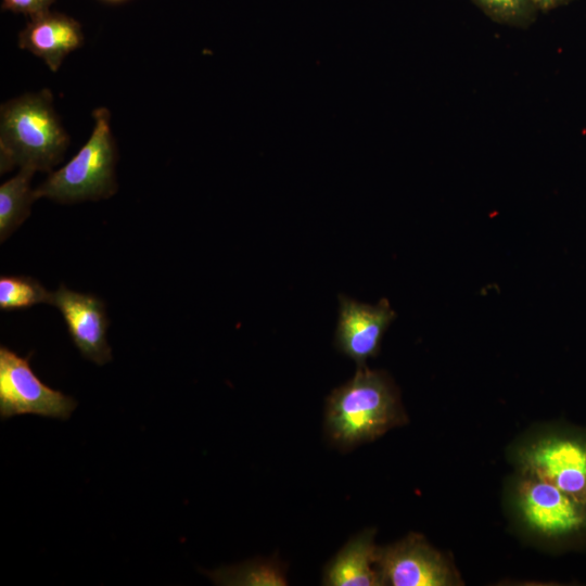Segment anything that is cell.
I'll use <instances>...</instances> for the list:
<instances>
[{"label":"cell","instance_id":"obj_1","mask_svg":"<svg viewBox=\"0 0 586 586\" xmlns=\"http://www.w3.org/2000/svg\"><path fill=\"white\" fill-rule=\"evenodd\" d=\"M69 137L49 89L11 99L0 107V173L15 167L52 171L64 157Z\"/></svg>","mask_w":586,"mask_h":586},{"label":"cell","instance_id":"obj_2","mask_svg":"<svg viewBox=\"0 0 586 586\" xmlns=\"http://www.w3.org/2000/svg\"><path fill=\"white\" fill-rule=\"evenodd\" d=\"M404 420L387 377L358 367L355 375L332 391L326 406L329 438L342 449L374 440Z\"/></svg>","mask_w":586,"mask_h":586},{"label":"cell","instance_id":"obj_3","mask_svg":"<svg viewBox=\"0 0 586 586\" xmlns=\"http://www.w3.org/2000/svg\"><path fill=\"white\" fill-rule=\"evenodd\" d=\"M92 116L94 126L88 141L71 161L51 171L46 181L34 190L36 200L47 198L59 203H75L107 199L116 192L117 151L110 111L98 107Z\"/></svg>","mask_w":586,"mask_h":586},{"label":"cell","instance_id":"obj_4","mask_svg":"<svg viewBox=\"0 0 586 586\" xmlns=\"http://www.w3.org/2000/svg\"><path fill=\"white\" fill-rule=\"evenodd\" d=\"M5 346L0 347V417L2 420L18 415L68 419L76 400L46 385L33 371L29 359Z\"/></svg>","mask_w":586,"mask_h":586},{"label":"cell","instance_id":"obj_5","mask_svg":"<svg viewBox=\"0 0 586 586\" xmlns=\"http://www.w3.org/2000/svg\"><path fill=\"white\" fill-rule=\"evenodd\" d=\"M519 461L525 475L550 483L586 506V441L546 436L525 447Z\"/></svg>","mask_w":586,"mask_h":586},{"label":"cell","instance_id":"obj_6","mask_svg":"<svg viewBox=\"0 0 586 586\" xmlns=\"http://www.w3.org/2000/svg\"><path fill=\"white\" fill-rule=\"evenodd\" d=\"M515 504L527 527L544 536H566L586 525L585 505L531 475H525L519 483Z\"/></svg>","mask_w":586,"mask_h":586},{"label":"cell","instance_id":"obj_7","mask_svg":"<svg viewBox=\"0 0 586 586\" xmlns=\"http://www.w3.org/2000/svg\"><path fill=\"white\" fill-rule=\"evenodd\" d=\"M377 569L382 585L447 586L455 575L442 557L422 536L410 534L403 540L378 549Z\"/></svg>","mask_w":586,"mask_h":586},{"label":"cell","instance_id":"obj_8","mask_svg":"<svg viewBox=\"0 0 586 586\" xmlns=\"http://www.w3.org/2000/svg\"><path fill=\"white\" fill-rule=\"evenodd\" d=\"M395 316L385 298L369 305L340 295L334 335L336 348L357 367H365L366 361L379 353L382 337Z\"/></svg>","mask_w":586,"mask_h":586},{"label":"cell","instance_id":"obj_9","mask_svg":"<svg viewBox=\"0 0 586 586\" xmlns=\"http://www.w3.org/2000/svg\"><path fill=\"white\" fill-rule=\"evenodd\" d=\"M51 305L62 314L72 341L82 357L99 366L112 360L106 340L110 321L103 301L60 285L52 292Z\"/></svg>","mask_w":586,"mask_h":586},{"label":"cell","instance_id":"obj_10","mask_svg":"<svg viewBox=\"0 0 586 586\" xmlns=\"http://www.w3.org/2000/svg\"><path fill=\"white\" fill-rule=\"evenodd\" d=\"M84 43L80 24L65 14L46 11L29 17L18 34V47L59 71L63 60Z\"/></svg>","mask_w":586,"mask_h":586},{"label":"cell","instance_id":"obj_11","mask_svg":"<svg viewBox=\"0 0 586 586\" xmlns=\"http://www.w3.org/2000/svg\"><path fill=\"white\" fill-rule=\"evenodd\" d=\"M378 549L374 545V531L366 530L354 536L326 566L323 585H382L377 569Z\"/></svg>","mask_w":586,"mask_h":586},{"label":"cell","instance_id":"obj_12","mask_svg":"<svg viewBox=\"0 0 586 586\" xmlns=\"http://www.w3.org/2000/svg\"><path fill=\"white\" fill-rule=\"evenodd\" d=\"M36 171L21 168L18 174L0 186V241L4 242L30 215L36 201L30 180Z\"/></svg>","mask_w":586,"mask_h":586},{"label":"cell","instance_id":"obj_13","mask_svg":"<svg viewBox=\"0 0 586 586\" xmlns=\"http://www.w3.org/2000/svg\"><path fill=\"white\" fill-rule=\"evenodd\" d=\"M216 584L240 586H282L286 579L281 568L271 561L254 560L224 568L209 574Z\"/></svg>","mask_w":586,"mask_h":586},{"label":"cell","instance_id":"obj_14","mask_svg":"<svg viewBox=\"0 0 586 586\" xmlns=\"http://www.w3.org/2000/svg\"><path fill=\"white\" fill-rule=\"evenodd\" d=\"M52 292H49L36 279L26 276H2L0 278V308L14 310L37 304L51 305Z\"/></svg>","mask_w":586,"mask_h":586},{"label":"cell","instance_id":"obj_15","mask_svg":"<svg viewBox=\"0 0 586 586\" xmlns=\"http://www.w3.org/2000/svg\"><path fill=\"white\" fill-rule=\"evenodd\" d=\"M493 21L527 27L536 18L538 10L533 0H472Z\"/></svg>","mask_w":586,"mask_h":586},{"label":"cell","instance_id":"obj_16","mask_svg":"<svg viewBox=\"0 0 586 586\" xmlns=\"http://www.w3.org/2000/svg\"><path fill=\"white\" fill-rule=\"evenodd\" d=\"M55 0H2L1 9L22 13L26 16H35L49 11Z\"/></svg>","mask_w":586,"mask_h":586},{"label":"cell","instance_id":"obj_17","mask_svg":"<svg viewBox=\"0 0 586 586\" xmlns=\"http://www.w3.org/2000/svg\"><path fill=\"white\" fill-rule=\"evenodd\" d=\"M570 0H533L538 11L547 12L566 4Z\"/></svg>","mask_w":586,"mask_h":586},{"label":"cell","instance_id":"obj_18","mask_svg":"<svg viewBox=\"0 0 586 586\" xmlns=\"http://www.w3.org/2000/svg\"><path fill=\"white\" fill-rule=\"evenodd\" d=\"M104 2H107V3H122V2H125L127 0H102Z\"/></svg>","mask_w":586,"mask_h":586}]
</instances>
